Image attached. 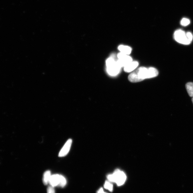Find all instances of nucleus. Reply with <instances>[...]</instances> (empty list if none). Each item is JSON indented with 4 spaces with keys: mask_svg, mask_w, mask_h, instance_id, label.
<instances>
[{
    "mask_svg": "<svg viewBox=\"0 0 193 193\" xmlns=\"http://www.w3.org/2000/svg\"><path fill=\"white\" fill-rule=\"evenodd\" d=\"M118 49L121 52L126 55H129L131 53L132 48L128 46L120 45L118 47Z\"/></svg>",
    "mask_w": 193,
    "mask_h": 193,
    "instance_id": "1a4fd4ad",
    "label": "nucleus"
},
{
    "mask_svg": "<svg viewBox=\"0 0 193 193\" xmlns=\"http://www.w3.org/2000/svg\"><path fill=\"white\" fill-rule=\"evenodd\" d=\"M107 71L109 75L115 76L120 73L121 67L113 57L108 58L106 61Z\"/></svg>",
    "mask_w": 193,
    "mask_h": 193,
    "instance_id": "7ed1b4c3",
    "label": "nucleus"
},
{
    "mask_svg": "<svg viewBox=\"0 0 193 193\" xmlns=\"http://www.w3.org/2000/svg\"><path fill=\"white\" fill-rule=\"evenodd\" d=\"M187 92L191 97H193V83L189 82L186 85Z\"/></svg>",
    "mask_w": 193,
    "mask_h": 193,
    "instance_id": "9b49d317",
    "label": "nucleus"
},
{
    "mask_svg": "<svg viewBox=\"0 0 193 193\" xmlns=\"http://www.w3.org/2000/svg\"><path fill=\"white\" fill-rule=\"evenodd\" d=\"M174 37L177 42L185 45H189L192 41L188 38L186 33L181 29L177 30L175 32Z\"/></svg>",
    "mask_w": 193,
    "mask_h": 193,
    "instance_id": "20e7f679",
    "label": "nucleus"
},
{
    "mask_svg": "<svg viewBox=\"0 0 193 193\" xmlns=\"http://www.w3.org/2000/svg\"><path fill=\"white\" fill-rule=\"evenodd\" d=\"M107 179L110 182H115L118 186H121L124 184L127 177L123 172L120 170H115L113 174L107 176Z\"/></svg>",
    "mask_w": 193,
    "mask_h": 193,
    "instance_id": "f03ea898",
    "label": "nucleus"
},
{
    "mask_svg": "<svg viewBox=\"0 0 193 193\" xmlns=\"http://www.w3.org/2000/svg\"><path fill=\"white\" fill-rule=\"evenodd\" d=\"M158 75V71L153 67L147 68L140 67L131 73L128 77V79L131 82H140L146 79L154 78Z\"/></svg>",
    "mask_w": 193,
    "mask_h": 193,
    "instance_id": "f257e3e1",
    "label": "nucleus"
},
{
    "mask_svg": "<svg viewBox=\"0 0 193 193\" xmlns=\"http://www.w3.org/2000/svg\"><path fill=\"white\" fill-rule=\"evenodd\" d=\"M67 184V180L63 176L60 175V180L58 186L63 188Z\"/></svg>",
    "mask_w": 193,
    "mask_h": 193,
    "instance_id": "f8f14e48",
    "label": "nucleus"
},
{
    "mask_svg": "<svg viewBox=\"0 0 193 193\" xmlns=\"http://www.w3.org/2000/svg\"><path fill=\"white\" fill-rule=\"evenodd\" d=\"M60 177V175L55 174L51 175L49 184L54 187L58 186Z\"/></svg>",
    "mask_w": 193,
    "mask_h": 193,
    "instance_id": "0eeeda50",
    "label": "nucleus"
},
{
    "mask_svg": "<svg viewBox=\"0 0 193 193\" xmlns=\"http://www.w3.org/2000/svg\"><path fill=\"white\" fill-rule=\"evenodd\" d=\"M117 56L118 59L117 62L121 68L125 67L127 64L132 62V59L130 56L121 52L117 54Z\"/></svg>",
    "mask_w": 193,
    "mask_h": 193,
    "instance_id": "39448f33",
    "label": "nucleus"
},
{
    "mask_svg": "<svg viewBox=\"0 0 193 193\" xmlns=\"http://www.w3.org/2000/svg\"><path fill=\"white\" fill-rule=\"evenodd\" d=\"M47 193H55L54 187L50 186L47 188Z\"/></svg>",
    "mask_w": 193,
    "mask_h": 193,
    "instance_id": "2eb2a0df",
    "label": "nucleus"
},
{
    "mask_svg": "<svg viewBox=\"0 0 193 193\" xmlns=\"http://www.w3.org/2000/svg\"><path fill=\"white\" fill-rule=\"evenodd\" d=\"M104 188L105 189L108 190L111 192L113 191V185L108 181L105 182L104 184Z\"/></svg>",
    "mask_w": 193,
    "mask_h": 193,
    "instance_id": "ddd939ff",
    "label": "nucleus"
},
{
    "mask_svg": "<svg viewBox=\"0 0 193 193\" xmlns=\"http://www.w3.org/2000/svg\"><path fill=\"white\" fill-rule=\"evenodd\" d=\"M51 175L50 171H47L44 172L43 178V182L44 185H47L49 184Z\"/></svg>",
    "mask_w": 193,
    "mask_h": 193,
    "instance_id": "9d476101",
    "label": "nucleus"
},
{
    "mask_svg": "<svg viewBox=\"0 0 193 193\" xmlns=\"http://www.w3.org/2000/svg\"><path fill=\"white\" fill-rule=\"evenodd\" d=\"M138 65V62L132 61L125 67L124 71L126 72H131L137 67Z\"/></svg>",
    "mask_w": 193,
    "mask_h": 193,
    "instance_id": "6e6552de",
    "label": "nucleus"
},
{
    "mask_svg": "<svg viewBox=\"0 0 193 193\" xmlns=\"http://www.w3.org/2000/svg\"><path fill=\"white\" fill-rule=\"evenodd\" d=\"M190 20L186 18H183L181 22V24L184 26H186L190 24Z\"/></svg>",
    "mask_w": 193,
    "mask_h": 193,
    "instance_id": "4468645a",
    "label": "nucleus"
},
{
    "mask_svg": "<svg viewBox=\"0 0 193 193\" xmlns=\"http://www.w3.org/2000/svg\"><path fill=\"white\" fill-rule=\"evenodd\" d=\"M72 142V141L71 139H70L68 140L59 153L58 156L59 157L65 156L67 155L70 150Z\"/></svg>",
    "mask_w": 193,
    "mask_h": 193,
    "instance_id": "423d86ee",
    "label": "nucleus"
},
{
    "mask_svg": "<svg viewBox=\"0 0 193 193\" xmlns=\"http://www.w3.org/2000/svg\"><path fill=\"white\" fill-rule=\"evenodd\" d=\"M192 103H193V97H192Z\"/></svg>",
    "mask_w": 193,
    "mask_h": 193,
    "instance_id": "f3484780",
    "label": "nucleus"
},
{
    "mask_svg": "<svg viewBox=\"0 0 193 193\" xmlns=\"http://www.w3.org/2000/svg\"><path fill=\"white\" fill-rule=\"evenodd\" d=\"M97 193H106L104 191L103 188H101L97 192Z\"/></svg>",
    "mask_w": 193,
    "mask_h": 193,
    "instance_id": "dca6fc26",
    "label": "nucleus"
}]
</instances>
